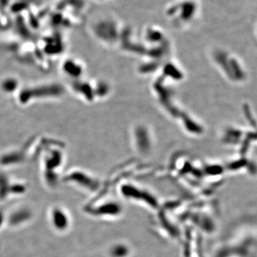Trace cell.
Wrapping results in <instances>:
<instances>
[{
    "label": "cell",
    "mask_w": 257,
    "mask_h": 257,
    "mask_svg": "<svg viewBox=\"0 0 257 257\" xmlns=\"http://www.w3.org/2000/svg\"><path fill=\"white\" fill-rule=\"evenodd\" d=\"M18 82L14 78H8L5 79L2 83V88L3 91L7 93H12L18 88Z\"/></svg>",
    "instance_id": "obj_1"
}]
</instances>
